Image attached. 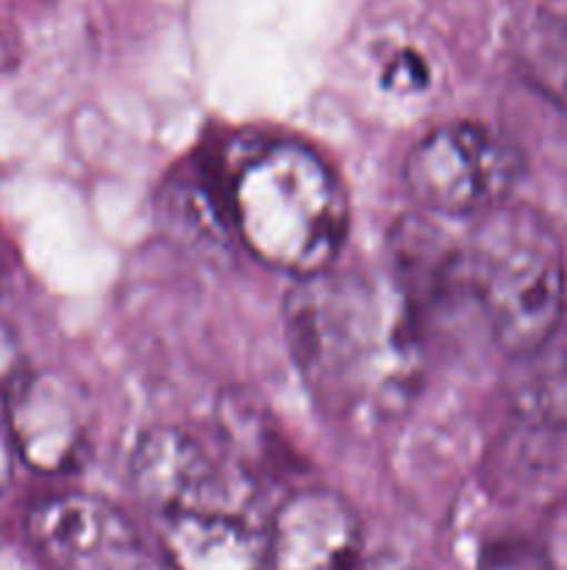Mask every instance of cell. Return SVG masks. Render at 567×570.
Instances as JSON below:
<instances>
[{"instance_id": "obj_14", "label": "cell", "mask_w": 567, "mask_h": 570, "mask_svg": "<svg viewBox=\"0 0 567 570\" xmlns=\"http://www.w3.org/2000/svg\"><path fill=\"white\" fill-rule=\"evenodd\" d=\"M478 570H554L545 546L526 534H500L484 543Z\"/></svg>"}, {"instance_id": "obj_3", "label": "cell", "mask_w": 567, "mask_h": 570, "mask_svg": "<svg viewBox=\"0 0 567 570\" xmlns=\"http://www.w3.org/2000/svg\"><path fill=\"white\" fill-rule=\"evenodd\" d=\"M472 298L493 337L511 356L539 348L559 332L565 309V256L539 212L500 204L467 245Z\"/></svg>"}, {"instance_id": "obj_1", "label": "cell", "mask_w": 567, "mask_h": 570, "mask_svg": "<svg viewBox=\"0 0 567 570\" xmlns=\"http://www.w3.org/2000/svg\"><path fill=\"white\" fill-rule=\"evenodd\" d=\"M287 334L304 382L334 415L387 417L417 393L420 328L395 284L304 276L287 298Z\"/></svg>"}, {"instance_id": "obj_12", "label": "cell", "mask_w": 567, "mask_h": 570, "mask_svg": "<svg viewBox=\"0 0 567 570\" xmlns=\"http://www.w3.org/2000/svg\"><path fill=\"white\" fill-rule=\"evenodd\" d=\"M372 87L395 104H422L439 89V65L420 42L389 39L372 53Z\"/></svg>"}, {"instance_id": "obj_17", "label": "cell", "mask_w": 567, "mask_h": 570, "mask_svg": "<svg viewBox=\"0 0 567 570\" xmlns=\"http://www.w3.org/2000/svg\"><path fill=\"white\" fill-rule=\"evenodd\" d=\"M361 570H415V568L395 554H378L372 557V560H365V568Z\"/></svg>"}, {"instance_id": "obj_10", "label": "cell", "mask_w": 567, "mask_h": 570, "mask_svg": "<svg viewBox=\"0 0 567 570\" xmlns=\"http://www.w3.org/2000/svg\"><path fill=\"white\" fill-rule=\"evenodd\" d=\"M267 534L253 512L195 510L159 515L161 554L176 570H265Z\"/></svg>"}, {"instance_id": "obj_18", "label": "cell", "mask_w": 567, "mask_h": 570, "mask_svg": "<svg viewBox=\"0 0 567 570\" xmlns=\"http://www.w3.org/2000/svg\"><path fill=\"white\" fill-rule=\"evenodd\" d=\"M9 278H11V262H9V254H6L3 243H0V293L9 287Z\"/></svg>"}, {"instance_id": "obj_7", "label": "cell", "mask_w": 567, "mask_h": 570, "mask_svg": "<svg viewBox=\"0 0 567 570\" xmlns=\"http://www.w3.org/2000/svg\"><path fill=\"white\" fill-rule=\"evenodd\" d=\"M17 456L39 473H67L83 462L89 417L83 393L61 373H28L6 390Z\"/></svg>"}, {"instance_id": "obj_2", "label": "cell", "mask_w": 567, "mask_h": 570, "mask_svg": "<svg viewBox=\"0 0 567 570\" xmlns=\"http://www.w3.org/2000/svg\"><path fill=\"white\" fill-rule=\"evenodd\" d=\"M228 212L245 248L276 271H328L348 232V198L331 167L306 145L265 142L228 181Z\"/></svg>"}, {"instance_id": "obj_11", "label": "cell", "mask_w": 567, "mask_h": 570, "mask_svg": "<svg viewBox=\"0 0 567 570\" xmlns=\"http://www.w3.org/2000/svg\"><path fill=\"white\" fill-rule=\"evenodd\" d=\"M520 367L511 384V401L523 421L543 429L567 426V337L554 334L539 348L517 356Z\"/></svg>"}, {"instance_id": "obj_16", "label": "cell", "mask_w": 567, "mask_h": 570, "mask_svg": "<svg viewBox=\"0 0 567 570\" xmlns=\"http://www.w3.org/2000/svg\"><path fill=\"white\" fill-rule=\"evenodd\" d=\"M14 462H17V445L14 438H11L9 415H6V401L0 395V493L11 484V476H14Z\"/></svg>"}, {"instance_id": "obj_4", "label": "cell", "mask_w": 567, "mask_h": 570, "mask_svg": "<svg viewBox=\"0 0 567 570\" xmlns=\"http://www.w3.org/2000/svg\"><path fill=\"white\" fill-rule=\"evenodd\" d=\"M520 176V150L476 122L434 128L406 159L411 198L437 215H484L506 204Z\"/></svg>"}, {"instance_id": "obj_6", "label": "cell", "mask_w": 567, "mask_h": 570, "mask_svg": "<svg viewBox=\"0 0 567 570\" xmlns=\"http://www.w3.org/2000/svg\"><path fill=\"white\" fill-rule=\"evenodd\" d=\"M131 482L156 515L195 510L253 512L256 495L242 471L217 462L192 434L172 426L150 429L131 454Z\"/></svg>"}, {"instance_id": "obj_9", "label": "cell", "mask_w": 567, "mask_h": 570, "mask_svg": "<svg viewBox=\"0 0 567 570\" xmlns=\"http://www.w3.org/2000/svg\"><path fill=\"white\" fill-rule=\"evenodd\" d=\"M389 248L395 265L392 284L417 328L445 315L461 287L470 289L467 250L459 248L437 223L406 217L395 226Z\"/></svg>"}, {"instance_id": "obj_8", "label": "cell", "mask_w": 567, "mask_h": 570, "mask_svg": "<svg viewBox=\"0 0 567 570\" xmlns=\"http://www.w3.org/2000/svg\"><path fill=\"white\" fill-rule=\"evenodd\" d=\"M361 527L342 495L300 490L276 512L267 534V570H361Z\"/></svg>"}, {"instance_id": "obj_15", "label": "cell", "mask_w": 567, "mask_h": 570, "mask_svg": "<svg viewBox=\"0 0 567 570\" xmlns=\"http://www.w3.org/2000/svg\"><path fill=\"white\" fill-rule=\"evenodd\" d=\"M22 362H20V348H17V340L11 337V332L6 326H0V395H6V390L20 379Z\"/></svg>"}, {"instance_id": "obj_13", "label": "cell", "mask_w": 567, "mask_h": 570, "mask_svg": "<svg viewBox=\"0 0 567 570\" xmlns=\"http://www.w3.org/2000/svg\"><path fill=\"white\" fill-rule=\"evenodd\" d=\"M517 59L528 81L567 109V26L554 17H539L523 31Z\"/></svg>"}, {"instance_id": "obj_5", "label": "cell", "mask_w": 567, "mask_h": 570, "mask_svg": "<svg viewBox=\"0 0 567 570\" xmlns=\"http://www.w3.org/2000/svg\"><path fill=\"white\" fill-rule=\"evenodd\" d=\"M28 538L53 570H176L98 495L59 493L28 515Z\"/></svg>"}]
</instances>
